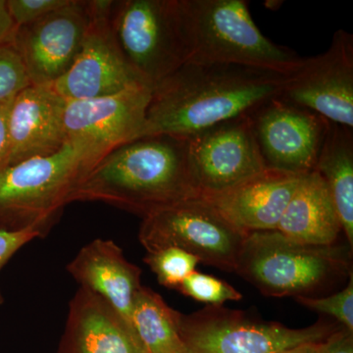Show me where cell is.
<instances>
[{
	"label": "cell",
	"instance_id": "1",
	"mask_svg": "<svg viewBox=\"0 0 353 353\" xmlns=\"http://www.w3.org/2000/svg\"><path fill=\"white\" fill-rule=\"evenodd\" d=\"M288 77L240 65L187 62L152 88L145 137L188 139L252 116L281 97Z\"/></svg>",
	"mask_w": 353,
	"mask_h": 353
},
{
	"label": "cell",
	"instance_id": "2",
	"mask_svg": "<svg viewBox=\"0 0 353 353\" xmlns=\"http://www.w3.org/2000/svg\"><path fill=\"white\" fill-rule=\"evenodd\" d=\"M196 197L188 139L153 134L102 157L77 185L71 202H102L143 219Z\"/></svg>",
	"mask_w": 353,
	"mask_h": 353
},
{
	"label": "cell",
	"instance_id": "3",
	"mask_svg": "<svg viewBox=\"0 0 353 353\" xmlns=\"http://www.w3.org/2000/svg\"><path fill=\"white\" fill-rule=\"evenodd\" d=\"M189 62L240 65L285 76L304 58L263 36L243 0H181Z\"/></svg>",
	"mask_w": 353,
	"mask_h": 353
},
{
	"label": "cell",
	"instance_id": "4",
	"mask_svg": "<svg viewBox=\"0 0 353 353\" xmlns=\"http://www.w3.org/2000/svg\"><path fill=\"white\" fill-rule=\"evenodd\" d=\"M350 246L311 245L278 230L248 233L234 273L272 297L308 296L352 274Z\"/></svg>",
	"mask_w": 353,
	"mask_h": 353
},
{
	"label": "cell",
	"instance_id": "5",
	"mask_svg": "<svg viewBox=\"0 0 353 353\" xmlns=\"http://www.w3.org/2000/svg\"><path fill=\"white\" fill-rule=\"evenodd\" d=\"M94 165L83 150L67 143L50 157L30 158L0 170V230L32 229L43 238Z\"/></svg>",
	"mask_w": 353,
	"mask_h": 353
},
{
	"label": "cell",
	"instance_id": "6",
	"mask_svg": "<svg viewBox=\"0 0 353 353\" xmlns=\"http://www.w3.org/2000/svg\"><path fill=\"white\" fill-rule=\"evenodd\" d=\"M128 63L152 88L189 62L181 0H120L109 16Z\"/></svg>",
	"mask_w": 353,
	"mask_h": 353
},
{
	"label": "cell",
	"instance_id": "7",
	"mask_svg": "<svg viewBox=\"0 0 353 353\" xmlns=\"http://www.w3.org/2000/svg\"><path fill=\"white\" fill-rule=\"evenodd\" d=\"M319 321L303 329L262 322L239 310L208 306L181 314L179 333L185 353H279L307 343H321L341 328Z\"/></svg>",
	"mask_w": 353,
	"mask_h": 353
},
{
	"label": "cell",
	"instance_id": "8",
	"mask_svg": "<svg viewBox=\"0 0 353 353\" xmlns=\"http://www.w3.org/2000/svg\"><path fill=\"white\" fill-rule=\"evenodd\" d=\"M246 236L201 197L146 216L139 232V243L146 252L180 248L201 263L232 273L236 272Z\"/></svg>",
	"mask_w": 353,
	"mask_h": 353
},
{
	"label": "cell",
	"instance_id": "9",
	"mask_svg": "<svg viewBox=\"0 0 353 353\" xmlns=\"http://www.w3.org/2000/svg\"><path fill=\"white\" fill-rule=\"evenodd\" d=\"M152 92L150 85L138 83L105 97L66 101L67 141L97 164L119 146L143 138Z\"/></svg>",
	"mask_w": 353,
	"mask_h": 353
},
{
	"label": "cell",
	"instance_id": "10",
	"mask_svg": "<svg viewBox=\"0 0 353 353\" xmlns=\"http://www.w3.org/2000/svg\"><path fill=\"white\" fill-rule=\"evenodd\" d=\"M113 4L114 0H88L90 22L80 52L68 71L51 85L66 101L97 99L145 83L128 63L114 37L109 22Z\"/></svg>",
	"mask_w": 353,
	"mask_h": 353
},
{
	"label": "cell",
	"instance_id": "11",
	"mask_svg": "<svg viewBox=\"0 0 353 353\" xmlns=\"http://www.w3.org/2000/svg\"><path fill=\"white\" fill-rule=\"evenodd\" d=\"M279 99L353 130V36L338 30L322 54L304 58Z\"/></svg>",
	"mask_w": 353,
	"mask_h": 353
},
{
	"label": "cell",
	"instance_id": "12",
	"mask_svg": "<svg viewBox=\"0 0 353 353\" xmlns=\"http://www.w3.org/2000/svg\"><path fill=\"white\" fill-rule=\"evenodd\" d=\"M188 141L190 172L199 197L225 192L267 169L252 116L221 123Z\"/></svg>",
	"mask_w": 353,
	"mask_h": 353
},
{
	"label": "cell",
	"instance_id": "13",
	"mask_svg": "<svg viewBox=\"0 0 353 353\" xmlns=\"http://www.w3.org/2000/svg\"><path fill=\"white\" fill-rule=\"evenodd\" d=\"M90 22L88 0L67 6L15 28L9 43L17 51L32 85H52L73 65Z\"/></svg>",
	"mask_w": 353,
	"mask_h": 353
},
{
	"label": "cell",
	"instance_id": "14",
	"mask_svg": "<svg viewBox=\"0 0 353 353\" xmlns=\"http://www.w3.org/2000/svg\"><path fill=\"white\" fill-rule=\"evenodd\" d=\"M267 168L303 176L315 171L329 121L276 99L252 116Z\"/></svg>",
	"mask_w": 353,
	"mask_h": 353
},
{
	"label": "cell",
	"instance_id": "15",
	"mask_svg": "<svg viewBox=\"0 0 353 353\" xmlns=\"http://www.w3.org/2000/svg\"><path fill=\"white\" fill-rule=\"evenodd\" d=\"M65 108L66 101L51 85H29L14 97L8 114L9 165L64 148Z\"/></svg>",
	"mask_w": 353,
	"mask_h": 353
},
{
	"label": "cell",
	"instance_id": "16",
	"mask_svg": "<svg viewBox=\"0 0 353 353\" xmlns=\"http://www.w3.org/2000/svg\"><path fill=\"white\" fill-rule=\"evenodd\" d=\"M301 178L267 168L231 189L201 199L245 233L272 231L278 229Z\"/></svg>",
	"mask_w": 353,
	"mask_h": 353
},
{
	"label": "cell",
	"instance_id": "17",
	"mask_svg": "<svg viewBox=\"0 0 353 353\" xmlns=\"http://www.w3.org/2000/svg\"><path fill=\"white\" fill-rule=\"evenodd\" d=\"M66 269L80 288L101 297L131 326L132 301L141 287V270L125 257L117 243L95 239L79 250Z\"/></svg>",
	"mask_w": 353,
	"mask_h": 353
},
{
	"label": "cell",
	"instance_id": "18",
	"mask_svg": "<svg viewBox=\"0 0 353 353\" xmlns=\"http://www.w3.org/2000/svg\"><path fill=\"white\" fill-rule=\"evenodd\" d=\"M60 353L148 352L112 306L80 288L70 301Z\"/></svg>",
	"mask_w": 353,
	"mask_h": 353
},
{
	"label": "cell",
	"instance_id": "19",
	"mask_svg": "<svg viewBox=\"0 0 353 353\" xmlns=\"http://www.w3.org/2000/svg\"><path fill=\"white\" fill-rule=\"evenodd\" d=\"M277 230L299 243L323 246L334 245L343 233L328 188L317 172L301 176Z\"/></svg>",
	"mask_w": 353,
	"mask_h": 353
},
{
	"label": "cell",
	"instance_id": "20",
	"mask_svg": "<svg viewBox=\"0 0 353 353\" xmlns=\"http://www.w3.org/2000/svg\"><path fill=\"white\" fill-rule=\"evenodd\" d=\"M315 171L321 176L353 248V130L329 122Z\"/></svg>",
	"mask_w": 353,
	"mask_h": 353
},
{
	"label": "cell",
	"instance_id": "21",
	"mask_svg": "<svg viewBox=\"0 0 353 353\" xmlns=\"http://www.w3.org/2000/svg\"><path fill=\"white\" fill-rule=\"evenodd\" d=\"M181 314L157 292L141 285L132 301L131 326L146 352L185 353L179 333Z\"/></svg>",
	"mask_w": 353,
	"mask_h": 353
},
{
	"label": "cell",
	"instance_id": "22",
	"mask_svg": "<svg viewBox=\"0 0 353 353\" xmlns=\"http://www.w3.org/2000/svg\"><path fill=\"white\" fill-rule=\"evenodd\" d=\"M145 263L157 275L158 283L167 289L178 290L185 278L196 271L199 260L176 248H165L146 252Z\"/></svg>",
	"mask_w": 353,
	"mask_h": 353
},
{
	"label": "cell",
	"instance_id": "23",
	"mask_svg": "<svg viewBox=\"0 0 353 353\" xmlns=\"http://www.w3.org/2000/svg\"><path fill=\"white\" fill-rule=\"evenodd\" d=\"M178 290L183 296L209 304V306H222L226 301H240L243 299V294L234 289L233 285L197 271L185 278Z\"/></svg>",
	"mask_w": 353,
	"mask_h": 353
},
{
	"label": "cell",
	"instance_id": "24",
	"mask_svg": "<svg viewBox=\"0 0 353 353\" xmlns=\"http://www.w3.org/2000/svg\"><path fill=\"white\" fill-rule=\"evenodd\" d=\"M294 299L315 312L334 318L343 328L353 332V277L345 289L326 297L296 296Z\"/></svg>",
	"mask_w": 353,
	"mask_h": 353
},
{
	"label": "cell",
	"instance_id": "25",
	"mask_svg": "<svg viewBox=\"0 0 353 353\" xmlns=\"http://www.w3.org/2000/svg\"><path fill=\"white\" fill-rule=\"evenodd\" d=\"M31 85L24 64L12 44L9 41L0 44V102L11 101Z\"/></svg>",
	"mask_w": 353,
	"mask_h": 353
},
{
	"label": "cell",
	"instance_id": "26",
	"mask_svg": "<svg viewBox=\"0 0 353 353\" xmlns=\"http://www.w3.org/2000/svg\"><path fill=\"white\" fill-rule=\"evenodd\" d=\"M14 27L30 24L69 3L70 0H6Z\"/></svg>",
	"mask_w": 353,
	"mask_h": 353
},
{
	"label": "cell",
	"instance_id": "27",
	"mask_svg": "<svg viewBox=\"0 0 353 353\" xmlns=\"http://www.w3.org/2000/svg\"><path fill=\"white\" fill-rule=\"evenodd\" d=\"M43 238L36 230L7 232L0 230V271L19 250L36 239ZM4 296L0 289V306L3 305Z\"/></svg>",
	"mask_w": 353,
	"mask_h": 353
},
{
	"label": "cell",
	"instance_id": "28",
	"mask_svg": "<svg viewBox=\"0 0 353 353\" xmlns=\"http://www.w3.org/2000/svg\"><path fill=\"white\" fill-rule=\"evenodd\" d=\"M319 353H353V332L341 327L323 341Z\"/></svg>",
	"mask_w": 353,
	"mask_h": 353
},
{
	"label": "cell",
	"instance_id": "29",
	"mask_svg": "<svg viewBox=\"0 0 353 353\" xmlns=\"http://www.w3.org/2000/svg\"><path fill=\"white\" fill-rule=\"evenodd\" d=\"M11 101L0 102V170L9 165L8 114Z\"/></svg>",
	"mask_w": 353,
	"mask_h": 353
},
{
	"label": "cell",
	"instance_id": "30",
	"mask_svg": "<svg viewBox=\"0 0 353 353\" xmlns=\"http://www.w3.org/2000/svg\"><path fill=\"white\" fill-rule=\"evenodd\" d=\"M14 29L15 27L7 11L6 1L0 0V44L9 41Z\"/></svg>",
	"mask_w": 353,
	"mask_h": 353
},
{
	"label": "cell",
	"instance_id": "31",
	"mask_svg": "<svg viewBox=\"0 0 353 353\" xmlns=\"http://www.w3.org/2000/svg\"><path fill=\"white\" fill-rule=\"evenodd\" d=\"M323 341L321 343H303V345L288 348V350H283V352L279 353H319Z\"/></svg>",
	"mask_w": 353,
	"mask_h": 353
}]
</instances>
